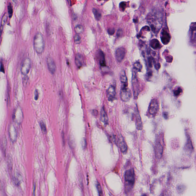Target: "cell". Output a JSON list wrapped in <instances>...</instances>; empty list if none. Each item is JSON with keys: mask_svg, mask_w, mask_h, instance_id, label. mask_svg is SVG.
Listing matches in <instances>:
<instances>
[{"mask_svg": "<svg viewBox=\"0 0 196 196\" xmlns=\"http://www.w3.org/2000/svg\"><path fill=\"white\" fill-rule=\"evenodd\" d=\"M31 68V61L29 58H26L23 60L21 68V72L24 75H26L29 73Z\"/></svg>", "mask_w": 196, "mask_h": 196, "instance_id": "obj_7", "label": "cell"}, {"mask_svg": "<svg viewBox=\"0 0 196 196\" xmlns=\"http://www.w3.org/2000/svg\"><path fill=\"white\" fill-rule=\"evenodd\" d=\"M8 14H7L6 13H5L4 14L3 16H2V20H1V32H2L3 28L4 26L5 25V23H6L7 19H8Z\"/></svg>", "mask_w": 196, "mask_h": 196, "instance_id": "obj_23", "label": "cell"}, {"mask_svg": "<svg viewBox=\"0 0 196 196\" xmlns=\"http://www.w3.org/2000/svg\"><path fill=\"white\" fill-rule=\"evenodd\" d=\"M132 96L130 90L128 86H121L120 97L123 101L127 102L130 100Z\"/></svg>", "mask_w": 196, "mask_h": 196, "instance_id": "obj_4", "label": "cell"}, {"mask_svg": "<svg viewBox=\"0 0 196 196\" xmlns=\"http://www.w3.org/2000/svg\"><path fill=\"white\" fill-rule=\"evenodd\" d=\"M107 97L108 101H112L115 99L116 95V88L115 86L111 85L108 87L107 91Z\"/></svg>", "mask_w": 196, "mask_h": 196, "instance_id": "obj_9", "label": "cell"}, {"mask_svg": "<svg viewBox=\"0 0 196 196\" xmlns=\"http://www.w3.org/2000/svg\"><path fill=\"white\" fill-rule=\"evenodd\" d=\"M150 46L153 48L157 49L160 48V45L158 40L157 39H153L151 41L150 43Z\"/></svg>", "mask_w": 196, "mask_h": 196, "instance_id": "obj_19", "label": "cell"}, {"mask_svg": "<svg viewBox=\"0 0 196 196\" xmlns=\"http://www.w3.org/2000/svg\"><path fill=\"white\" fill-rule=\"evenodd\" d=\"M96 187L99 196H103V193L102 188H101V185L98 182H97L96 184Z\"/></svg>", "mask_w": 196, "mask_h": 196, "instance_id": "obj_25", "label": "cell"}, {"mask_svg": "<svg viewBox=\"0 0 196 196\" xmlns=\"http://www.w3.org/2000/svg\"><path fill=\"white\" fill-rule=\"evenodd\" d=\"M86 140L84 139L82 142V146L83 147H86Z\"/></svg>", "mask_w": 196, "mask_h": 196, "instance_id": "obj_37", "label": "cell"}, {"mask_svg": "<svg viewBox=\"0 0 196 196\" xmlns=\"http://www.w3.org/2000/svg\"><path fill=\"white\" fill-rule=\"evenodd\" d=\"M132 77V85L133 88L134 96L135 98H137L139 94V84L138 80L136 76V73L133 72Z\"/></svg>", "mask_w": 196, "mask_h": 196, "instance_id": "obj_5", "label": "cell"}, {"mask_svg": "<svg viewBox=\"0 0 196 196\" xmlns=\"http://www.w3.org/2000/svg\"><path fill=\"white\" fill-rule=\"evenodd\" d=\"M9 136L11 140L15 141L17 137V132L16 129L14 126L12 125V126L10 127Z\"/></svg>", "mask_w": 196, "mask_h": 196, "instance_id": "obj_17", "label": "cell"}, {"mask_svg": "<svg viewBox=\"0 0 196 196\" xmlns=\"http://www.w3.org/2000/svg\"><path fill=\"white\" fill-rule=\"evenodd\" d=\"M8 12L9 18L12 17L13 14V9L11 3H9L8 6Z\"/></svg>", "mask_w": 196, "mask_h": 196, "instance_id": "obj_26", "label": "cell"}, {"mask_svg": "<svg viewBox=\"0 0 196 196\" xmlns=\"http://www.w3.org/2000/svg\"><path fill=\"white\" fill-rule=\"evenodd\" d=\"M153 58L151 57H150L149 58L148 61H149V66L150 67H152V63H153Z\"/></svg>", "mask_w": 196, "mask_h": 196, "instance_id": "obj_35", "label": "cell"}, {"mask_svg": "<svg viewBox=\"0 0 196 196\" xmlns=\"http://www.w3.org/2000/svg\"><path fill=\"white\" fill-rule=\"evenodd\" d=\"M75 61L77 67L81 68L84 64V58L82 54L78 53L76 55Z\"/></svg>", "mask_w": 196, "mask_h": 196, "instance_id": "obj_12", "label": "cell"}, {"mask_svg": "<svg viewBox=\"0 0 196 196\" xmlns=\"http://www.w3.org/2000/svg\"><path fill=\"white\" fill-rule=\"evenodd\" d=\"M39 97V93L37 90H36L35 92V99L37 100Z\"/></svg>", "mask_w": 196, "mask_h": 196, "instance_id": "obj_33", "label": "cell"}, {"mask_svg": "<svg viewBox=\"0 0 196 196\" xmlns=\"http://www.w3.org/2000/svg\"><path fill=\"white\" fill-rule=\"evenodd\" d=\"M92 12L96 20L98 21L99 20L101 19V12L98 9L95 8H93Z\"/></svg>", "mask_w": 196, "mask_h": 196, "instance_id": "obj_21", "label": "cell"}, {"mask_svg": "<svg viewBox=\"0 0 196 196\" xmlns=\"http://www.w3.org/2000/svg\"><path fill=\"white\" fill-rule=\"evenodd\" d=\"M118 144L121 151L123 153H126L128 150L127 145L123 137L122 136L119 137L118 138Z\"/></svg>", "mask_w": 196, "mask_h": 196, "instance_id": "obj_10", "label": "cell"}, {"mask_svg": "<svg viewBox=\"0 0 196 196\" xmlns=\"http://www.w3.org/2000/svg\"><path fill=\"white\" fill-rule=\"evenodd\" d=\"M99 54L100 58V63L101 65V66H105L106 63L105 61V56L104 53H103L102 51H100L99 52Z\"/></svg>", "mask_w": 196, "mask_h": 196, "instance_id": "obj_22", "label": "cell"}, {"mask_svg": "<svg viewBox=\"0 0 196 196\" xmlns=\"http://www.w3.org/2000/svg\"><path fill=\"white\" fill-rule=\"evenodd\" d=\"M163 139L161 136H159L156 139L155 145V154L157 157L160 158L163 154Z\"/></svg>", "mask_w": 196, "mask_h": 196, "instance_id": "obj_2", "label": "cell"}, {"mask_svg": "<svg viewBox=\"0 0 196 196\" xmlns=\"http://www.w3.org/2000/svg\"><path fill=\"white\" fill-rule=\"evenodd\" d=\"M142 66L140 62L137 61L133 64V70L135 73L141 72L142 69Z\"/></svg>", "mask_w": 196, "mask_h": 196, "instance_id": "obj_20", "label": "cell"}, {"mask_svg": "<svg viewBox=\"0 0 196 196\" xmlns=\"http://www.w3.org/2000/svg\"><path fill=\"white\" fill-rule=\"evenodd\" d=\"M135 122L136 127L139 130H142V123L141 118L140 114L138 111L137 110L135 113Z\"/></svg>", "mask_w": 196, "mask_h": 196, "instance_id": "obj_13", "label": "cell"}, {"mask_svg": "<svg viewBox=\"0 0 196 196\" xmlns=\"http://www.w3.org/2000/svg\"><path fill=\"white\" fill-rule=\"evenodd\" d=\"M13 119L15 120V122L21 123L23 119V114L22 111L19 109H17L15 111L14 114L13 116Z\"/></svg>", "mask_w": 196, "mask_h": 196, "instance_id": "obj_14", "label": "cell"}, {"mask_svg": "<svg viewBox=\"0 0 196 196\" xmlns=\"http://www.w3.org/2000/svg\"><path fill=\"white\" fill-rule=\"evenodd\" d=\"M119 6L120 9H121V11H125L126 7V3L124 2H121Z\"/></svg>", "mask_w": 196, "mask_h": 196, "instance_id": "obj_29", "label": "cell"}, {"mask_svg": "<svg viewBox=\"0 0 196 196\" xmlns=\"http://www.w3.org/2000/svg\"><path fill=\"white\" fill-rule=\"evenodd\" d=\"M34 48L38 54H41L45 48V42L43 35L40 33H38L34 39Z\"/></svg>", "mask_w": 196, "mask_h": 196, "instance_id": "obj_1", "label": "cell"}, {"mask_svg": "<svg viewBox=\"0 0 196 196\" xmlns=\"http://www.w3.org/2000/svg\"><path fill=\"white\" fill-rule=\"evenodd\" d=\"M123 34V31L122 29H119L117 31V36L118 37H120L122 36V35Z\"/></svg>", "mask_w": 196, "mask_h": 196, "instance_id": "obj_31", "label": "cell"}, {"mask_svg": "<svg viewBox=\"0 0 196 196\" xmlns=\"http://www.w3.org/2000/svg\"><path fill=\"white\" fill-rule=\"evenodd\" d=\"M120 79L122 84L121 86H128V79L125 70H122L121 71Z\"/></svg>", "mask_w": 196, "mask_h": 196, "instance_id": "obj_16", "label": "cell"}, {"mask_svg": "<svg viewBox=\"0 0 196 196\" xmlns=\"http://www.w3.org/2000/svg\"><path fill=\"white\" fill-rule=\"evenodd\" d=\"M100 115H101V122L105 125H107L108 123V116L104 107L101 108Z\"/></svg>", "mask_w": 196, "mask_h": 196, "instance_id": "obj_15", "label": "cell"}, {"mask_svg": "<svg viewBox=\"0 0 196 196\" xmlns=\"http://www.w3.org/2000/svg\"><path fill=\"white\" fill-rule=\"evenodd\" d=\"M142 196H147L146 194H143Z\"/></svg>", "mask_w": 196, "mask_h": 196, "instance_id": "obj_38", "label": "cell"}, {"mask_svg": "<svg viewBox=\"0 0 196 196\" xmlns=\"http://www.w3.org/2000/svg\"><path fill=\"white\" fill-rule=\"evenodd\" d=\"M126 54V50L123 47L118 48L115 51V58L118 62H121L123 60Z\"/></svg>", "mask_w": 196, "mask_h": 196, "instance_id": "obj_8", "label": "cell"}, {"mask_svg": "<svg viewBox=\"0 0 196 196\" xmlns=\"http://www.w3.org/2000/svg\"><path fill=\"white\" fill-rule=\"evenodd\" d=\"M1 71L2 72L4 73L5 72V71H4V68L3 66V64H2V63H1Z\"/></svg>", "mask_w": 196, "mask_h": 196, "instance_id": "obj_36", "label": "cell"}, {"mask_svg": "<svg viewBox=\"0 0 196 196\" xmlns=\"http://www.w3.org/2000/svg\"><path fill=\"white\" fill-rule=\"evenodd\" d=\"M46 63L48 70L52 74H54L56 70V66L54 60L50 57H48L46 58Z\"/></svg>", "mask_w": 196, "mask_h": 196, "instance_id": "obj_11", "label": "cell"}, {"mask_svg": "<svg viewBox=\"0 0 196 196\" xmlns=\"http://www.w3.org/2000/svg\"><path fill=\"white\" fill-rule=\"evenodd\" d=\"M75 43L76 44H79L81 42V36L79 34H76L74 38Z\"/></svg>", "mask_w": 196, "mask_h": 196, "instance_id": "obj_27", "label": "cell"}, {"mask_svg": "<svg viewBox=\"0 0 196 196\" xmlns=\"http://www.w3.org/2000/svg\"><path fill=\"white\" fill-rule=\"evenodd\" d=\"M29 78H28V77L27 76H25L24 77V78L23 79V84L24 85L25 84V85H26V84H27V83L28 82V81H29Z\"/></svg>", "mask_w": 196, "mask_h": 196, "instance_id": "obj_32", "label": "cell"}, {"mask_svg": "<svg viewBox=\"0 0 196 196\" xmlns=\"http://www.w3.org/2000/svg\"><path fill=\"white\" fill-rule=\"evenodd\" d=\"M125 179L128 185L131 187L133 185L135 182V173L133 169H129L125 172Z\"/></svg>", "mask_w": 196, "mask_h": 196, "instance_id": "obj_3", "label": "cell"}, {"mask_svg": "<svg viewBox=\"0 0 196 196\" xmlns=\"http://www.w3.org/2000/svg\"><path fill=\"white\" fill-rule=\"evenodd\" d=\"M181 91L182 90L181 89H177L175 91V92H174L175 94L177 96L179 95L180 93H181Z\"/></svg>", "mask_w": 196, "mask_h": 196, "instance_id": "obj_34", "label": "cell"}, {"mask_svg": "<svg viewBox=\"0 0 196 196\" xmlns=\"http://www.w3.org/2000/svg\"><path fill=\"white\" fill-rule=\"evenodd\" d=\"M169 36L168 33L166 31H163L161 33V39L162 42L164 44L168 43L169 41Z\"/></svg>", "mask_w": 196, "mask_h": 196, "instance_id": "obj_18", "label": "cell"}, {"mask_svg": "<svg viewBox=\"0 0 196 196\" xmlns=\"http://www.w3.org/2000/svg\"><path fill=\"white\" fill-rule=\"evenodd\" d=\"M75 31L77 34H79L84 32V29L82 25H78L75 27Z\"/></svg>", "mask_w": 196, "mask_h": 196, "instance_id": "obj_24", "label": "cell"}, {"mask_svg": "<svg viewBox=\"0 0 196 196\" xmlns=\"http://www.w3.org/2000/svg\"><path fill=\"white\" fill-rule=\"evenodd\" d=\"M159 109L158 101L156 99H154L151 101L148 108V113L150 115L154 116L157 114Z\"/></svg>", "mask_w": 196, "mask_h": 196, "instance_id": "obj_6", "label": "cell"}, {"mask_svg": "<svg viewBox=\"0 0 196 196\" xmlns=\"http://www.w3.org/2000/svg\"><path fill=\"white\" fill-rule=\"evenodd\" d=\"M40 126L43 133L46 134L47 129H46L45 124L43 122H41L40 123Z\"/></svg>", "mask_w": 196, "mask_h": 196, "instance_id": "obj_28", "label": "cell"}, {"mask_svg": "<svg viewBox=\"0 0 196 196\" xmlns=\"http://www.w3.org/2000/svg\"><path fill=\"white\" fill-rule=\"evenodd\" d=\"M115 30L113 28H110L108 30V32L109 34L110 35H113L115 33Z\"/></svg>", "mask_w": 196, "mask_h": 196, "instance_id": "obj_30", "label": "cell"}]
</instances>
